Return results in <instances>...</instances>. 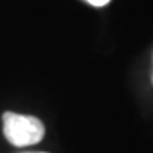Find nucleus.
I'll return each instance as SVG.
<instances>
[{"mask_svg": "<svg viewBox=\"0 0 153 153\" xmlns=\"http://www.w3.org/2000/svg\"><path fill=\"white\" fill-rule=\"evenodd\" d=\"M3 132L11 145L22 148L38 143L44 137L45 129L36 116L6 112L3 115Z\"/></svg>", "mask_w": 153, "mask_h": 153, "instance_id": "f257e3e1", "label": "nucleus"}, {"mask_svg": "<svg viewBox=\"0 0 153 153\" xmlns=\"http://www.w3.org/2000/svg\"><path fill=\"white\" fill-rule=\"evenodd\" d=\"M85 1H88L89 4L95 6V7H102V6L108 4V3H109L111 0H85Z\"/></svg>", "mask_w": 153, "mask_h": 153, "instance_id": "f03ea898", "label": "nucleus"}]
</instances>
